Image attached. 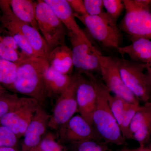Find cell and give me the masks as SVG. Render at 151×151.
Instances as JSON below:
<instances>
[{
    "label": "cell",
    "mask_w": 151,
    "mask_h": 151,
    "mask_svg": "<svg viewBox=\"0 0 151 151\" xmlns=\"http://www.w3.org/2000/svg\"><path fill=\"white\" fill-rule=\"evenodd\" d=\"M73 14L84 25L90 36L101 45L110 49L117 50L120 47L123 40L122 33L106 12L100 16Z\"/></svg>",
    "instance_id": "277c9868"
},
{
    "label": "cell",
    "mask_w": 151,
    "mask_h": 151,
    "mask_svg": "<svg viewBox=\"0 0 151 151\" xmlns=\"http://www.w3.org/2000/svg\"><path fill=\"white\" fill-rule=\"evenodd\" d=\"M47 151H67V150L61 144H59L52 147Z\"/></svg>",
    "instance_id": "1f68e13d"
},
{
    "label": "cell",
    "mask_w": 151,
    "mask_h": 151,
    "mask_svg": "<svg viewBox=\"0 0 151 151\" xmlns=\"http://www.w3.org/2000/svg\"><path fill=\"white\" fill-rule=\"evenodd\" d=\"M150 151H151V147H150Z\"/></svg>",
    "instance_id": "ab89813d"
},
{
    "label": "cell",
    "mask_w": 151,
    "mask_h": 151,
    "mask_svg": "<svg viewBox=\"0 0 151 151\" xmlns=\"http://www.w3.org/2000/svg\"><path fill=\"white\" fill-rule=\"evenodd\" d=\"M73 13L84 16L87 15L83 0H67Z\"/></svg>",
    "instance_id": "4dcf8cb0"
},
{
    "label": "cell",
    "mask_w": 151,
    "mask_h": 151,
    "mask_svg": "<svg viewBox=\"0 0 151 151\" xmlns=\"http://www.w3.org/2000/svg\"><path fill=\"white\" fill-rule=\"evenodd\" d=\"M29 97H19L6 92L0 95V119L27 101Z\"/></svg>",
    "instance_id": "7402d4cb"
},
{
    "label": "cell",
    "mask_w": 151,
    "mask_h": 151,
    "mask_svg": "<svg viewBox=\"0 0 151 151\" xmlns=\"http://www.w3.org/2000/svg\"><path fill=\"white\" fill-rule=\"evenodd\" d=\"M145 74L146 77H147V80L149 86H150L151 90V72L147 71V73H146Z\"/></svg>",
    "instance_id": "e575fe53"
},
{
    "label": "cell",
    "mask_w": 151,
    "mask_h": 151,
    "mask_svg": "<svg viewBox=\"0 0 151 151\" xmlns=\"http://www.w3.org/2000/svg\"><path fill=\"white\" fill-rule=\"evenodd\" d=\"M0 151H20L16 148L0 147Z\"/></svg>",
    "instance_id": "d6a6232c"
},
{
    "label": "cell",
    "mask_w": 151,
    "mask_h": 151,
    "mask_svg": "<svg viewBox=\"0 0 151 151\" xmlns=\"http://www.w3.org/2000/svg\"><path fill=\"white\" fill-rule=\"evenodd\" d=\"M122 80L127 88L140 101L151 100V90L147 80L144 63L116 58Z\"/></svg>",
    "instance_id": "8992f818"
},
{
    "label": "cell",
    "mask_w": 151,
    "mask_h": 151,
    "mask_svg": "<svg viewBox=\"0 0 151 151\" xmlns=\"http://www.w3.org/2000/svg\"><path fill=\"white\" fill-rule=\"evenodd\" d=\"M99 50L96 47L86 56L84 59L80 70L78 73H91L98 72L100 73V64L98 54Z\"/></svg>",
    "instance_id": "d4e9b609"
},
{
    "label": "cell",
    "mask_w": 151,
    "mask_h": 151,
    "mask_svg": "<svg viewBox=\"0 0 151 151\" xmlns=\"http://www.w3.org/2000/svg\"><path fill=\"white\" fill-rule=\"evenodd\" d=\"M0 22L13 37L22 52L29 56L35 57L32 49L18 25L17 17L12 12L8 1H0Z\"/></svg>",
    "instance_id": "4fadbf2b"
},
{
    "label": "cell",
    "mask_w": 151,
    "mask_h": 151,
    "mask_svg": "<svg viewBox=\"0 0 151 151\" xmlns=\"http://www.w3.org/2000/svg\"><path fill=\"white\" fill-rule=\"evenodd\" d=\"M106 13L117 23V21L124 9V3L121 0H103Z\"/></svg>",
    "instance_id": "484cf974"
},
{
    "label": "cell",
    "mask_w": 151,
    "mask_h": 151,
    "mask_svg": "<svg viewBox=\"0 0 151 151\" xmlns=\"http://www.w3.org/2000/svg\"><path fill=\"white\" fill-rule=\"evenodd\" d=\"M18 138L6 127L0 125V147L16 148Z\"/></svg>",
    "instance_id": "4316f807"
},
{
    "label": "cell",
    "mask_w": 151,
    "mask_h": 151,
    "mask_svg": "<svg viewBox=\"0 0 151 151\" xmlns=\"http://www.w3.org/2000/svg\"><path fill=\"white\" fill-rule=\"evenodd\" d=\"M140 104H135L127 102L125 106L122 124L120 127L123 137L125 139H130L129 127L135 113L140 108Z\"/></svg>",
    "instance_id": "603a6c76"
},
{
    "label": "cell",
    "mask_w": 151,
    "mask_h": 151,
    "mask_svg": "<svg viewBox=\"0 0 151 151\" xmlns=\"http://www.w3.org/2000/svg\"></svg>",
    "instance_id": "60d3db41"
},
{
    "label": "cell",
    "mask_w": 151,
    "mask_h": 151,
    "mask_svg": "<svg viewBox=\"0 0 151 151\" xmlns=\"http://www.w3.org/2000/svg\"><path fill=\"white\" fill-rule=\"evenodd\" d=\"M145 68L147 70V71L151 72V60L148 62L144 64Z\"/></svg>",
    "instance_id": "d590c367"
},
{
    "label": "cell",
    "mask_w": 151,
    "mask_h": 151,
    "mask_svg": "<svg viewBox=\"0 0 151 151\" xmlns=\"http://www.w3.org/2000/svg\"><path fill=\"white\" fill-rule=\"evenodd\" d=\"M8 92H7L6 90L5 89V88L2 85V84L0 83V95H2V94H5V93Z\"/></svg>",
    "instance_id": "8d00e7d4"
},
{
    "label": "cell",
    "mask_w": 151,
    "mask_h": 151,
    "mask_svg": "<svg viewBox=\"0 0 151 151\" xmlns=\"http://www.w3.org/2000/svg\"><path fill=\"white\" fill-rule=\"evenodd\" d=\"M132 44L124 47L120 46L117 52L122 57L127 55L135 62L144 64L151 60V40L144 38H139L132 41Z\"/></svg>",
    "instance_id": "e0dca14e"
},
{
    "label": "cell",
    "mask_w": 151,
    "mask_h": 151,
    "mask_svg": "<svg viewBox=\"0 0 151 151\" xmlns=\"http://www.w3.org/2000/svg\"><path fill=\"white\" fill-rule=\"evenodd\" d=\"M67 36L71 45L74 67L79 71L85 58L95 47L81 29L77 32L68 31Z\"/></svg>",
    "instance_id": "9a60e30c"
},
{
    "label": "cell",
    "mask_w": 151,
    "mask_h": 151,
    "mask_svg": "<svg viewBox=\"0 0 151 151\" xmlns=\"http://www.w3.org/2000/svg\"><path fill=\"white\" fill-rule=\"evenodd\" d=\"M100 73L103 83L109 92L129 103L140 104L139 100L127 88L122 80L116 58L105 56L99 52Z\"/></svg>",
    "instance_id": "52a82bcc"
},
{
    "label": "cell",
    "mask_w": 151,
    "mask_h": 151,
    "mask_svg": "<svg viewBox=\"0 0 151 151\" xmlns=\"http://www.w3.org/2000/svg\"><path fill=\"white\" fill-rule=\"evenodd\" d=\"M58 130V137L63 143L73 145L88 140L103 142L94 127L80 115L73 116Z\"/></svg>",
    "instance_id": "9c48e42d"
},
{
    "label": "cell",
    "mask_w": 151,
    "mask_h": 151,
    "mask_svg": "<svg viewBox=\"0 0 151 151\" xmlns=\"http://www.w3.org/2000/svg\"><path fill=\"white\" fill-rule=\"evenodd\" d=\"M87 15L100 16L104 12L103 0H84Z\"/></svg>",
    "instance_id": "f546056e"
},
{
    "label": "cell",
    "mask_w": 151,
    "mask_h": 151,
    "mask_svg": "<svg viewBox=\"0 0 151 151\" xmlns=\"http://www.w3.org/2000/svg\"><path fill=\"white\" fill-rule=\"evenodd\" d=\"M92 78L97 92V104L93 116V126L105 144L122 145L126 143L119 124L114 118L108 104L110 92L103 82L91 73H86Z\"/></svg>",
    "instance_id": "7a4b0ae2"
},
{
    "label": "cell",
    "mask_w": 151,
    "mask_h": 151,
    "mask_svg": "<svg viewBox=\"0 0 151 151\" xmlns=\"http://www.w3.org/2000/svg\"><path fill=\"white\" fill-rule=\"evenodd\" d=\"M17 64L16 77L12 90L33 98L39 103H43L47 96L45 77L49 66L48 63L23 52Z\"/></svg>",
    "instance_id": "6da1fadb"
},
{
    "label": "cell",
    "mask_w": 151,
    "mask_h": 151,
    "mask_svg": "<svg viewBox=\"0 0 151 151\" xmlns=\"http://www.w3.org/2000/svg\"><path fill=\"white\" fill-rule=\"evenodd\" d=\"M78 77V73L71 76L69 86L58 98L49 122L48 127L51 129H59L78 111L76 90Z\"/></svg>",
    "instance_id": "ba28073f"
},
{
    "label": "cell",
    "mask_w": 151,
    "mask_h": 151,
    "mask_svg": "<svg viewBox=\"0 0 151 151\" xmlns=\"http://www.w3.org/2000/svg\"><path fill=\"white\" fill-rule=\"evenodd\" d=\"M123 1L126 13L120 24L121 29L132 41L139 38L151 40V1Z\"/></svg>",
    "instance_id": "3957f363"
},
{
    "label": "cell",
    "mask_w": 151,
    "mask_h": 151,
    "mask_svg": "<svg viewBox=\"0 0 151 151\" xmlns=\"http://www.w3.org/2000/svg\"><path fill=\"white\" fill-rule=\"evenodd\" d=\"M23 52L6 46L0 42V58L18 63L22 57Z\"/></svg>",
    "instance_id": "f1b7e54d"
},
{
    "label": "cell",
    "mask_w": 151,
    "mask_h": 151,
    "mask_svg": "<svg viewBox=\"0 0 151 151\" xmlns=\"http://www.w3.org/2000/svg\"><path fill=\"white\" fill-rule=\"evenodd\" d=\"M40 105L35 99L29 97L24 103L0 119V125L10 130L18 139L21 137Z\"/></svg>",
    "instance_id": "30bf717a"
},
{
    "label": "cell",
    "mask_w": 151,
    "mask_h": 151,
    "mask_svg": "<svg viewBox=\"0 0 151 151\" xmlns=\"http://www.w3.org/2000/svg\"><path fill=\"white\" fill-rule=\"evenodd\" d=\"M36 17L39 29L50 51L57 47L66 45L68 30L44 0L37 1Z\"/></svg>",
    "instance_id": "5b68a950"
},
{
    "label": "cell",
    "mask_w": 151,
    "mask_h": 151,
    "mask_svg": "<svg viewBox=\"0 0 151 151\" xmlns=\"http://www.w3.org/2000/svg\"><path fill=\"white\" fill-rule=\"evenodd\" d=\"M85 74L87 78L79 73L76 90L78 112L83 119L93 126V116L97 104V92L92 78Z\"/></svg>",
    "instance_id": "8fae6325"
},
{
    "label": "cell",
    "mask_w": 151,
    "mask_h": 151,
    "mask_svg": "<svg viewBox=\"0 0 151 151\" xmlns=\"http://www.w3.org/2000/svg\"><path fill=\"white\" fill-rule=\"evenodd\" d=\"M68 31L77 32L81 29L67 0H44Z\"/></svg>",
    "instance_id": "ac0fdd59"
},
{
    "label": "cell",
    "mask_w": 151,
    "mask_h": 151,
    "mask_svg": "<svg viewBox=\"0 0 151 151\" xmlns=\"http://www.w3.org/2000/svg\"><path fill=\"white\" fill-rule=\"evenodd\" d=\"M74 147L73 151H107L108 146L103 142L94 140L84 141L72 145Z\"/></svg>",
    "instance_id": "83f0119b"
},
{
    "label": "cell",
    "mask_w": 151,
    "mask_h": 151,
    "mask_svg": "<svg viewBox=\"0 0 151 151\" xmlns=\"http://www.w3.org/2000/svg\"><path fill=\"white\" fill-rule=\"evenodd\" d=\"M132 151H150V149L145 147H139L137 148L132 149Z\"/></svg>",
    "instance_id": "836d02e7"
},
{
    "label": "cell",
    "mask_w": 151,
    "mask_h": 151,
    "mask_svg": "<svg viewBox=\"0 0 151 151\" xmlns=\"http://www.w3.org/2000/svg\"><path fill=\"white\" fill-rule=\"evenodd\" d=\"M50 116L40 105L38 107L25 132L20 151H29L39 145L48 127Z\"/></svg>",
    "instance_id": "7c38bea8"
},
{
    "label": "cell",
    "mask_w": 151,
    "mask_h": 151,
    "mask_svg": "<svg viewBox=\"0 0 151 151\" xmlns=\"http://www.w3.org/2000/svg\"><path fill=\"white\" fill-rule=\"evenodd\" d=\"M8 1L12 12L17 18L39 31L36 17L37 1L9 0Z\"/></svg>",
    "instance_id": "d6986e66"
},
{
    "label": "cell",
    "mask_w": 151,
    "mask_h": 151,
    "mask_svg": "<svg viewBox=\"0 0 151 151\" xmlns=\"http://www.w3.org/2000/svg\"><path fill=\"white\" fill-rule=\"evenodd\" d=\"M129 129L133 134V139L139 147H145L151 136V103L141 107L135 114L130 124Z\"/></svg>",
    "instance_id": "5bb4252c"
},
{
    "label": "cell",
    "mask_w": 151,
    "mask_h": 151,
    "mask_svg": "<svg viewBox=\"0 0 151 151\" xmlns=\"http://www.w3.org/2000/svg\"><path fill=\"white\" fill-rule=\"evenodd\" d=\"M108 100L112 114L120 128L127 102L122 97L115 95H112L110 93L108 94Z\"/></svg>",
    "instance_id": "cb8c5ba5"
},
{
    "label": "cell",
    "mask_w": 151,
    "mask_h": 151,
    "mask_svg": "<svg viewBox=\"0 0 151 151\" xmlns=\"http://www.w3.org/2000/svg\"><path fill=\"white\" fill-rule=\"evenodd\" d=\"M47 61L49 65L63 74L70 75L74 68L72 50L66 45L57 47L51 50Z\"/></svg>",
    "instance_id": "2e32d148"
},
{
    "label": "cell",
    "mask_w": 151,
    "mask_h": 151,
    "mask_svg": "<svg viewBox=\"0 0 151 151\" xmlns=\"http://www.w3.org/2000/svg\"><path fill=\"white\" fill-rule=\"evenodd\" d=\"M120 151H132V149L124 148L122 149V150H121Z\"/></svg>",
    "instance_id": "74e56055"
},
{
    "label": "cell",
    "mask_w": 151,
    "mask_h": 151,
    "mask_svg": "<svg viewBox=\"0 0 151 151\" xmlns=\"http://www.w3.org/2000/svg\"><path fill=\"white\" fill-rule=\"evenodd\" d=\"M71 79V76L63 74L49 65L45 77L47 96L60 95L67 89Z\"/></svg>",
    "instance_id": "ffe728a7"
},
{
    "label": "cell",
    "mask_w": 151,
    "mask_h": 151,
    "mask_svg": "<svg viewBox=\"0 0 151 151\" xmlns=\"http://www.w3.org/2000/svg\"><path fill=\"white\" fill-rule=\"evenodd\" d=\"M17 63L0 58V83L12 90L17 72Z\"/></svg>",
    "instance_id": "44dd1931"
},
{
    "label": "cell",
    "mask_w": 151,
    "mask_h": 151,
    "mask_svg": "<svg viewBox=\"0 0 151 151\" xmlns=\"http://www.w3.org/2000/svg\"><path fill=\"white\" fill-rule=\"evenodd\" d=\"M29 151H40V150L37 147H36L32 149L31 150H30Z\"/></svg>",
    "instance_id": "f35d334b"
}]
</instances>
